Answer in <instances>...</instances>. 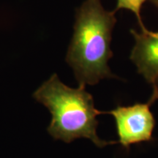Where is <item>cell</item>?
Wrapping results in <instances>:
<instances>
[{
    "label": "cell",
    "mask_w": 158,
    "mask_h": 158,
    "mask_svg": "<svg viewBox=\"0 0 158 158\" xmlns=\"http://www.w3.org/2000/svg\"><path fill=\"white\" fill-rule=\"evenodd\" d=\"M116 13L105 9L101 0H85L77 8L66 62L73 70L79 86L117 78L108 66L113 56L110 45L117 21Z\"/></svg>",
    "instance_id": "cell-1"
},
{
    "label": "cell",
    "mask_w": 158,
    "mask_h": 158,
    "mask_svg": "<svg viewBox=\"0 0 158 158\" xmlns=\"http://www.w3.org/2000/svg\"><path fill=\"white\" fill-rule=\"evenodd\" d=\"M33 98L50 111L51 120L47 131L55 140L70 143L85 138L100 148L118 143L99 138L97 116L104 111L95 108L93 97L85 86L70 87L54 73L35 91Z\"/></svg>",
    "instance_id": "cell-2"
},
{
    "label": "cell",
    "mask_w": 158,
    "mask_h": 158,
    "mask_svg": "<svg viewBox=\"0 0 158 158\" xmlns=\"http://www.w3.org/2000/svg\"><path fill=\"white\" fill-rule=\"evenodd\" d=\"M152 105L150 101L146 103H135L129 106H117L104 114H110L115 119L118 143L126 149L132 144L151 141L155 126V119L150 110Z\"/></svg>",
    "instance_id": "cell-3"
},
{
    "label": "cell",
    "mask_w": 158,
    "mask_h": 158,
    "mask_svg": "<svg viewBox=\"0 0 158 158\" xmlns=\"http://www.w3.org/2000/svg\"><path fill=\"white\" fill-rule=\"evenodd\" d=\"M135 43L130 59L138 73L149 84L154 85L158 79V31H141L131 29Z\"/></svg>",
    "instance_id": "cell-4"
},
{
    "label": "cell",
    "mask_w": 158,
    "mask_h": 158,
    "mask_svg": "<svg viewBox=\"0 0 158 158\" xmlns=\"http://www.w3.org/2000/svg\"><path fill=\"white\" fill-rule=\"evenodd\" d=\"M147 1V0H116V5L114 10L116 13L122 9L131 11L135 15L139 27L141 29V31L145 32L149 29H147V27L144 26L142 21L141 9L143 4Z\"/></svg>",
    "instance_id": "cell-5"
},
{
    "label": "cell",
    "mask_w": 158,
    "mask_h": 158,
    "mask_svg": "<svg viewBox=\"0 0 158 158\" xmlns=\"http://www.w3.org/2000/svg\"><path fill=\"white\" fill-rule=\"evenodd\" d=\"M152 86H153L152 94L151 97H150L149 101H150L153 104L156 100H158V79L157 81L155 82V84L152 85Z\"/></svg>",
    "instance_id": "cell-6"
},
{
    "label": "cell",
    "mask_w": 158,
    "mask_h": 158,
    "mask_svg": "<svg viewBox=\"0 0 158 158\" xmlns=\"http://www.w3.org/2000/svg\"><path fill=\"white\" fill-rule=\"evenodd\" d=\"M151 2L156 6V7H158V0H151Z\"/></svg>",
    "instance_id": "cell-7"
}]
</instances>
